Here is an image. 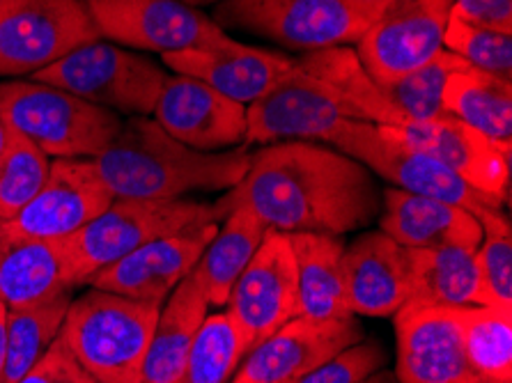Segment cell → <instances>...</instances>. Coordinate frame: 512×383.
I'll list each match as a JSON object with an SVG mask.
<instances>
[{
  "label": "cell",
  "mask_w": 512,
  "mask_h": 383,
  "mask_svg": "<svg viewBox=\"0 0 512 383\" xmlns=\"http://www.w3.org/2000/svg\"><path fill=\"white\" fill-rule=\"evenodd\" d=\"M219 202L223 211L244 205L283 234L343 237L379 218L382 191L363 163L336 147L283 140L251 154L244 179Z\"/></svg>",
  "instance_id": "6da1fadb"
},
{
  "label": "cell",
  "mask_w": 512,
  "mask_h": 383,
  "mask_svg": "<svg viewBox=\"0 0 512 383\" xmlns=\"http://www.w3.org/2000/svg\"><path fill=\"white\" fill-rule=\"evenodd\" d=\"M244 145L283 140L327 143L340 122L359 120L382 127H405L382 85L363 67L352 46L301 53L265 97L246 108Z\"/></svg>",
  "instance_id": "7a4b0ae2"
},
{
  "label": "cell",
  "mask_w": 512,
  "mask_h": 383,
  "mask_svg": "<svg viewBox=\"0 0 512 383\" xmlns=\"http://www.w3.org/2000/svg\"><path fill=\"white\" fill-rule=\"evenodd\" d=\"M92 161L113 200H180L193 191H230L242 182L248 145L226 152H198L180 143L150 117H127L102 154Z\"/></svg>",
  "instance_id": "3957f363"
},
{
  "label": "cell",
  "mask_w": 512,
  "mask_h": 383,
  "mask_svg": "<svg viewBox=\"0 0 512 383\" xmlns=\"http://www.w3.org/2000/svg\"><path fill=\"white\" fill-rule=\"evenodd\" d=\"M159 303L92 287L72 299L60 340L97 383H143Z\"/></svg>",
  "instance_id": "277c9868"
},
{
  "label": "cell",
  "mask_w": 512,
  "mask_h": 383,
  "mask_svg": "<svg viewBox=\"0 0 512 383\" xmlns=\"http://www.w3.org/2000/svg\"><path fill=\"white\" fill-rule=\"evenodd\" d=\"M221 202L113 200L95 221L62 239L72 285H85L97 271L111 267L131 250L193 225L221 223Z\"/></svg>",
  "instance_id": "5b68a950"
},
{
  "label": "cell",
  "mask_w": 512,
  "mask_h": 383,
  "mask_svg": "<svg viewBox=\"0 0 512 383\" xmlns=\"http://www.w3.org/2000/svg\"><path fill=\"white\" fill-rule=\"evenodd\" d=\"M0 117L49 159H95L122 127L118 113L37 81L0 83Z\"/></svg>",
  "instance_id": "8992f818"
},
{
  "label": "cell",
  "mask_w": 512,
  "mask_h": 383,
  "mask_svg": "<svg viewBox=\"0 0 512 383\" xmlns=\"http://www.w3.org/2000/svg\"><path fill=\"white\" fill-rule=\"evenodd\" d=\"M166 76V69L150 58L95 39L33 74V81L118 115L150 117Z\"/></svg>",
  "instance_id": "52a82bcc"
},
{
  "label": "cell",
  "mask_w": 512,
  "mask_h": 383,
  "mask_svg": "<svg viewBox=\"0 0 512 383\" xmlns=\"http://www.w3.org/2000/svg\"><path fill=\"white\" fill-rule=\"evenodd\" d=\"M327 145L363 163L372 175L393 184L391 189L453 202V205H460L469 211L485 207L503 209V202L499 198L471 189L444 163L400 140L391 127L345 120L331 131Z\"/></svg>",
  "instance_id": "ba28073f"
},
{
  "label": "cell",
  "mask_w": 512,
  "mask_h": 383,
  "mask_svg": "<svg viewBox=\"0 0 512 383\" xmlns=\"http://www.w3.org/2000/svg\"><path fill=\"white\" fill-rule=\"evenodd\" d=\"M95 39L83 0H0V76L37 74Z\"/></svg>",
  "instance_id": "9c48e42d"
},
{
  "label": "cell",
  "mask_w": 512,
  "mask_h": 383,
  "mask_svg": "<svg viewBox=\"0 0 512 383\" xmlns=\"http://www.w3.org/2000/svg\"><path fill=\"white\" fill-rule=\"evenodd\" d=\"M97 33L115 44L161 56L235 42L205 12L180 0H83Z\"/></svg>",
  "instance_id": "30bf717a"
},
{
  "label": "cell",
  "mask_w": 512,
  "mask_h": 383,
  "mask_svg": "<svg viewBox=\"0 0 512 383\" xmlns=\"http://www.w3.org/2000/svg\"><path fill=\"white\" fill-rule=\"evenodd\" d=\"M214 23L299 53L352 46L363 37L343 0H226L216 7Z\"/></svg>",
  "instance_id": "8fae6325"
},
{
  "label": "cell",
  "mask_w": 512,
  "mask_h": 383,
  "mask_svg": "<svg viewBox=\"0 0 512 383\" xmlns=\"http://www.w3.org/2000/svg\"><path fill=\"white\" fill-rule=\"evenodd\" d=\"M226 312L242 335L246 354L299 317L297 264L287 234L267 232L258 253L232 285Z\"/></svg>",
  "instance_id": "7c38bea8"
},
{
  "label": "cell",
  "mask_w": 512,
  "mask_h": 383,
  "mask_svg": "<svg viewBox=\"0 0 512 383\" xmlns=\"http://www.w3.org/2000/svg\"><path fill=\"white\" fill-rule=\"evenodd\" d=\"M455 0H391L356 53L377 85H389L444 49Z\"/></svg>",
  "instance_id": "4fadbf2b"
},
{
  "label": "cell",
  "mask_w": 512,
  "mask_h": 383,
  "mask_svg": "<svg viewBox=\"0 0 512 383\" xmlns=\"http://www.w3.org/2000/svg\"><path fill=\"white\" fill-rule=\"evenodd\" d=\"M393 324L398 383H483L464 354L460 308L402 306Z\"/></svg>",
  "instance_id": "5bb4252c"
},
{
  "label": "cell",
  "mask_w": 512,
  "mask_h": 383,
  "mask_svg": "<svg viewBox=\"0 0 512 383\" xmlns=\"http://www.w3.org/2000/svg\"><path fill=\"white\" fill-rule=\"evenodd\" d=\"M244 104L221 95L193 76H166L154 106V120L166 134L198 152H226L246 143Z\"/></svg>",
  "instance_id": "9a60e30c"
},
{
  "label": "cell",
  "mask_w": 512,
  "mask_h": 383,
  "mask_svg": "<svg viewBox=\"0 0 512 383\" xmlns=\"http://www.w3.org/2000/svg\"><path fill=\"white\" fill-rule=\"evenodd\" d=\"M113 195L90 159H53L49 177L5 230L33 239H67L108 209Z\"/></svg>",
  "instance_id": "2e32d148"
},
{
  "label": "cell",
  "mask_w": 512,
  "mask_h": 383,
  "mask_svg": "<svg viewBox=\"0 0 512 383\" xmlns=\"http://www.w3.org/2000/svg\"><path fill=\"white\" fill-rule=\"evenodd\" d=\"M216 228L219 223L193 225L182 232L154 239L150 244L131 250L111 267L97 271L85 285L161 306L196 267Z\"/></svg>",
  "instance_id": "e0dca14e"
},
{
  "label": "cell",
  "mask_w": 512,
  "mask_h": 383,
  "mask_svg": "<svg viewBox=\"0 0 512 383\" xmlns=\"http://www.w3.org/2000/svg\"><path fill=\"white\" fill-rule=\"evenodd\" d=\"M391 131L407 145L444 163L471 189L508 202L512 145L496 143L451 115L432 122L391 127Z\"/></svg>",
  "instance_id": "ac0fdd59"
},
{
  "label": "cell",
  "mask_w": 512,
  "mask_h": 383,
  "mask_svg": "<svg viewBox=\"0 0 512 383\" xmlns=\"http://www.w3.org/2000/svg\"><path fill=\"white\" fill-rule=\"evenodd\" d=\"M359 340H363V328L354 317H294L248 351L235 374L251 383H283L315 370Z\"/></svg>",
  "instance_id": "d6986e66"
},
{
  "label": "cell",
  "mask_w": 512,
  "mask_h": 383,
  "mask_svg": "<svg viewBox=\"0 0 512 383\" xmlns=\"http://www.w3.org/2000/svg\"><path fill=\"white\" fill-rule=\"evenodd\" d=\"M345 299L352 315L393 317L411 296V255L382 230H370L345 246Z\"/></svg>",
  "instance_id": "ffe728a7"
},
{
  "label": "cell",
  "mask_w": 512,
  "mask_h": 383,
  "mask_svg": "<svg viewBox=\"0 0 512 383\" xmlns=\"http://www.w3.org/2000/svg\"><path fill=\"white\" fill-rule=\"evenodd\" d=\"M164 65L175 74L193 76L221 95L251 106L262 99L294 65L292 56L232 42L214 49H186L166 53Z\"/></svg>",
  "instance_id": "44dd1931"
},
{
  "label": "cell",
  "mask_w": 512,
  "mask_h": 383,
  "mask_svg": "<svg viewBox=\"0 0 512 383\" xmlns=\"http://www.w3.org/2000/svg\"><path fill=\"white\" fill-rule=\"evenodd\" d=\"M379 230L389 234L400 246L414 250L453 246L476 250L483 237L473 211L400 189L382 191Z\"/></svg>",
  "instance_id": "7402d4cb"
},
{
  "label": "cell",
  "mask_w": 512,
  "mask_h": 383,
  "mask_svg": "<svg viewBox=\"0 0 512 383\" xmlns=\"http://www.w3.org/2000/svg\"><path fill=\"white\" fill-rule=\"evenodd\" d=\"M74 289L62 239L21 237L0 225V303L7 310L37 306Z\"/></svg>",
  "instance_id": "603a6c76"
},
{
  "label": "cell",
  "mask_w": 512,
  "mask_h": 383,
  "mask_svg": "<svg viewBox=\"0 0 512 383\" xmlns=\"http://www.w3.org/2000/svg\"><path fill=\"white\" fill-rule=\"evenodd\" d=\"M297 264L299 317L347 319L354 317L345 299L343 253L345 241L331 234H287Z\"/></svg>",
  "instance_id": "cb8c5ba5"
},
{
  "label": "cell",
  "mask_w": 512,
  "mask_h": 383,
  "mask_svg": "<svg viewBox=\"0 0 512 383\" xmlns=\"http://www.w3.org/2000/svg\"><path fill=\"white\" fill-rule=\"evenodd\" d=\"M209 308L212 306L203 287L189 273L161 303L150 351H147L143 383H175L186 354L205 324Z\"/></svg>",
  "instance_id": "d4e9b609"
},
{
  "label": "cell",
  "mask_w": 512,
  "mask_h": 383,
  "mask_svg": "<svg viewBox=\"0 0 512 383\" xmlns=\"http://www.w3.org/2000/svg\"><path fill=\"white\" fill-rule=\"evenodd\" d=\"M267 232V225L248 207L232 205L226 209L212 241L191 271V276L203 287L209 306H226L232 285L258 253Z\"/></svg>",
  "instance_id": "484cf974"
},
{
  "label": "cell",
  "mask_w": 512,
  "mask_h": 383,
  "mask_svg": "<svg viewBox=\"0 0 512 383\" xmlns=\"http://www.w3.org/2000/svg\"><path fill=\"white\" fill-rule=\"evenodd\" d=\"M411 255V296L405 306L416 308H464L483 306L476 250L434 248Z\"/></svg>",
  "instance_id": "4316f807"
},
{
  "label": "cell",
  "mask_w": 512,
  "mask_h": 383,
  "mask_svg": "<svg viewBox=\"0 0 512 383\" xmlns=\"http://www.w3.org/2000/svg\"><path fill=\"white\" fill-rule=\"evenodd\" d=\"M444 111L496 140L512 145V81L476 67H462L446 83Z\"/></svg>",
  "instance_id": "83f0119b"
},
{
  "label": "cell",
  "mask_w": 512,
  "mask_h": 383,
  "mask_svg": "<svg viewBox=\"0 0 512 383\" xmlns=\"http://www.w3.org/2000/svg\"><path fill=\"white\" fill-rule=\"evenodd\" d=\"M69 303H72V289H65L37 306L7 310L5 367L0 383H19L23 374L40 361L44 351L60 335Z\"/></svg>",
  "instance_id": "f1b7e54d"
},
{
  "label": "cell",
  "mask_w": 512,
  "mask_h": 383,
  "mask_svg": "<svg viewBox=\"0 0 512 383\" xmlns=\"http://www.w3.org/2000/svg\"><path fill=\"white\" fill-rule=\"evenodd\" d=\"M462 345L483 383H512V308H460Z\"/></svg>",
  "instance_id": "f546056e"
},
{
  "label": "cell",
  "mask_w": 512,
  "mask_h": 383,
  "mask_svg": "<svg viewBox=\"0 0 512 383\" xmlns=\"http://www.w3.org/2000/svg\"><path fill=\"white\" fill-rule=\"evenodd\" d=\"M462 67H467V62L457 58L455 53L441 49L423 65L384 85V92L407 124L439 120L446 115L444 92L448 78L460 72Z\"/></svg>",
  "instance_id": "4dcf8cb0"
},
{
  "label": "cell",
  "mask_w": 512,
  "mask_h": 383,
  "mask_svg": "<svg viewBox=\"0 0 512 383\" xmlns=\"http://www.w3.org/2000/svg\"><path fill=\"white\" fill-rule=\"evenodd\" d=\"M246 356V345L226 310L207 315L175 383H228Z\"/></svg>",
  "instance_id": "1f68e13d"
},
{
  "label": "cell",
  "mask_w": 512,
  "mask_h": 383,
  "mask_svg": "<svg viewBox=\"0 0 512 383\" xmlns=\"http://www.w3.org/2000/svg\"><path fill=\"white\" fill-rule=\"evenodd\" d=\"M480 244L476 248V264L480 287H483V306L512 308V225L503 209H478Z\"/></svg>",
  "instance_id": "d6a6232c"
},
{
  "label": "cell",
  "mask_w": 512,
  "mask_h": 383,
  "mask_svg": "<svg viewBox=\"0 0 512 383\" xmlns=\"http://www.w3.org/2000/svg\"><path fill=\"white\" fill-rule=\"evenodd\" d=\"M49 170V156L14 131L0 154V225L10 223L40 193Z\"/></svg>",
  "instance_id": "836d02e7"
},
{
  "label": "cell",
  "mask_w": 512,
  "mask_h": 383,
  "mask_svg": "<svg viewBox=\"0 0 512 383\" xmlns=\"http://www.w3.org/2000/svg\"><path fill=\"white\" fill-rule=\"evenodd\" d=\"M444 49L462 58L469 67L512 81V35L451 19L444 35Z\"/></svg>",
  "instance_id": "e575fe53"
},
{
  "label": "cell",
  "mask_w": 512,
  "mask_h": 383,
  "mask_svg": "<svg viewBox=\"0 0 512 383\" xmlns=\"http://www.w3.org/2000/svg\"><path fill=\"white\" fill-rule=\"evenodd\" d=\"M386 351L377 340H359L338 351L327 363L283 383H363L386 367Z\"/></svg>",
  "instance_id": "d590c367"
},
{
  "label": "cell",
  "mask_w": 512,
  "mask_h": 383,
  "mask_svg": "<svg viewBox=\"0 0 512 383\" xmlns=\"http://www.w3.org/2000/svg\"><path fill=\"white\" fill-rule=\"evenodd\" d=\"M19 383H97L95 377L76 361L60 335L53 345L44 351V356L30 370L23 374Z\"/></svg>",
  "instance_id": "8d00e7d4"
},
{
  "label": "cell",
  "mask_w": 512,
  "mask_h": 383,
  "mask_svg": "<svg viewBox=\"0 0 512 383\" xmlns=\"http://www.w3.org/2000/svg\"><path fill=\"white\" fill-rule=\"evenodd\" d=\"M451 19L512 35V0H455Z\"/></svg>",
  "instance_id": "74e56055"
},
{
  "label": "cell",
  "mask_w": 512,
  "mask_h": 383,
  "mask_svg": "<svg viewBox=\"0 0 512 383\" xmlns=\"http://www.w3.org/2000/svg\"><path fill=\"white\" fill-rule=\"evenodd\" d=\"M349 17L354 19L356 26L363 30H370L375 23L382 19V14L386 12V7L391 5V0H343Z\"/></svg>",
  "instance_id": "f35d334b"
},
{
  "label": "cell",
  "mask_w": 512,
  "mask_h": 383,
  "mask_svg": "<svg viewBox=\"0 0 512 383\" xmlns=\"http://www.w3.org/2000/svg\"><path fill=\"white\" fill-rule=\"evenodd\" d=\"M5 338H7V308L0 303V381L5 367Z\"/></svg>",
  "instance_id": "ab89813d"
},
{
  "label": "cell",
  "mask_w": 512,
  "mask_h": 383,
  "mask_svg": "<svg viewBox=\"0 0 512 383\" xmlns=\"http://www.w3.org/2000/svg\"><path fill=\"white\" fill-rule=\"evenodd\" d=\"M363 383H398V379H395V374L389 370H379Z\"/></svg>",
  "instance_id": "60d3db41"
},
{
  "label": "cell",
  "mask_w": 512,
  "mask_h": 383,
  "mask_svg": "<svg viewBox=\"0 0 512 383\" xmlns=\"http://www.w3.org/2000/svg\"><path fill=\"white\" fill-rule=\"evenodd\" d=\"M12 127L10 124H7L3 117H0V154H3V150L7 147V143H10V138H12Z\"/></svg>",
  "instance_id": "b9f144b4"
},
{
  "label": "cell",
  "mask_w": 512,
  "mask_h": 383,
  "mask_svg": "<svg viewBox=\"0 0 512 383\" xmlns=\"http://www.w3.org/2000/svg\"><path fill=\"white\" fill-rule=\"evenodd\" d=\"M180 3H184V5H189V7H207V5H221V3H226V0H180Z\"/></svg>",
  "instance_id": "7bdbcfd3"
},
{
  "label": "cell",
  "mask_w": 512,
  "mask_h": 383,
  "mask_svg": "<svg viewBox=\"0 0 512 383\" xmlns=\"http://www.w3.org/2000/svg\"><path fill=\"white\" fill-rule=\"evenodd\" d=\"M228 383H251V381L244 379V377H239V374H235V377H232Z\"/></svg>",
  "instance_id": "ee69618b"
}]
</instances>
